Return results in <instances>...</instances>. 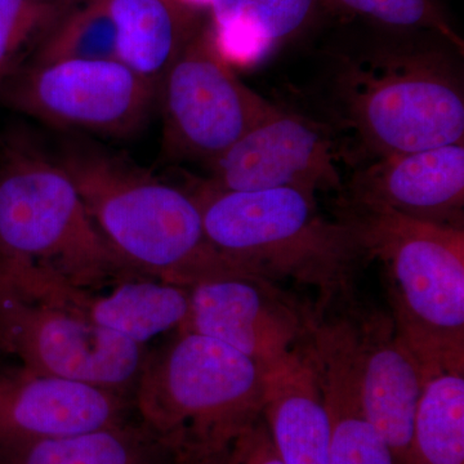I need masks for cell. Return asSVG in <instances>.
<instances>
[{
    "label": "cell",
    "mask_w": 464,
    "mask_h": 464,
    "mask_svg": "<svg viewBox=\"0 0 464 464\" xmlns=\"http://www.w3.org/2000/svg\"><path fill=\"white\" fill-rule=\"evenodd\" d=\"M0 343L38 373L118 390L139 381L143 344L0 282Z\"/></svg>",
    "instance_id": "9c48e42d"
},
{
    "label": "cell",
    "mask_w": 464,
    "mask_h": 464,
    "mask_svg": "<svg viewBox=\"0 0 464 464\" xmlns=\"http://www.w3.org/2000/svg\"><path fill=\"white\" fill-rule=\"evenodd\" d=\"M402 464H464V373L424 382Z\"/></svg>",
    "instance_id": "44dd1931"
},
{
    "label": "cell",
    "mask_w": 464,
    "mask_h": 464,
    "mask_svg": "<svg viewBox=\"0 0 464 464\" xmlns=\"http://www.w3.org/2000/svg\"><path fill=\"white\" fill-rule=\"evenodd\" d=\"M306 351L331 422L329 464H396L362 406L353 324L348 320L316 324Z\"/></svg>",
    "instance_id": "2e32d148"
},
{
    "label": "cell",
    "mask_w": 464,
    "mask_h": 464,
    "mask_svg": "<svg viewBox=\"0 0 464 464\" xmlns=\"http://www.w3.org/2000/svg\"><path fill=\"white\" fill-rule=\"evenodd\" d=\"M356 331L360 393L369 422L402 464L426 375L393 320L373 316Z\"/></svg>",
    "instance_id": "9a60e30c"
},
{
    "label": "cell",
    "mask_w": 464,
    "mask_h": 464,
    "mask_svg": "<svg viewBox=\"0 0 464 464\" xmlns=\"http://www.w3.org/2000/svg\"><path fill=\"white\" fill-rule=\"evenodd\" d=\"M115 391L42 374L0 372V442L61 438L127 422Z\"/></svg>",
    "instance_id": "5bb4252c"
},
{
    "label": "cell",
    "mask_w": 464,
    "mask_h": 464,
    "mask_svg": "<svg viewBox=\"0 0 464 464\" xmlns=\"http://www.w3.org/2000/svg\"><path fill=\"white\" fill-rule=\"evenodd\" d=\"M0 94L51 127L124 139L148 123L158 90L118 60L60 61L18 69Z\"/></svg>",
    "instance_id": "ba28073f"
},
{
    "label": "cell",
    "mask_w": 464,
    "mask_h": 464,
    "mask_svg": "<svg viewBox=\"0 0 464 464\" xmlns=\"http://www.w3.org/2000/svg\"><path fill=\"white\" fill-rule=\"evenodd\" d=\"M341 197L420 221L464 228V142L357 166Z\"/></svg>",
    "instance_id": "4fadbf2b"
},
{
    "label": "cell",
    "mask_w": 464,
    "mask_h": 464,
    "mask_svg": "<svg viewBox=\"0 0 464 464\" xmlns=\"http://www.w3.org/2000/svg\"><path fill=\"white\" fill-rule=\"evenodd\" d=\"M168 157L209 167L276 106L240 81L217 50L208 23L159 85Z\"/></svg>",
    "instance_id": "52a82bcc"
},
{
    "label": "cell",
    "mask_w": 464,
    "mask_h": 464,
    "mask_svg": "<svg viewBox=\"0 0 464 464\" xmlns=\"http://www.w3.org/2000/svg\"><path fill=\"white\" fill-rule=\"evenodd\" d=\"M176 464H227V450L221 454H216V456L185 460V462H176Z\"/></svg>",
    "instance_id": "484cf974"
},
{
    "label": "cell",
    "mask_w": 464,
    "mask_h": 464,
    "mask_svg": "<svg viewBox=\"0 0 464 464\" xmlns=\"http://www.w3.org/2000/svg\"><path fill=\"white\" fill-rule=\"evenodd\" d=\"M57 160L125 265L183 288L215 275L246 271L210 246L191 192L102 150L70 146Z\"/></svg>",
    "instance_id": "7a4b0ae2"
},
{
    "label": "cell",
    "mask_w": 464,
    "mask_h": 464,
    "mask_svg": "<svg viewBox=\"0 0 464 464\" xmlns=\"http://www.w3.org/2000/svg\"><path fill=\"white\" fill-rule=\"evenodd\" d=\"M115 30L116 58L159 90L200 29V12L179 0H101Z\"/></svg>",
    "instance_id": "ac0fdd59"
},
{
    "label": "cell",
    "mask_w": 464,
    "mask_h": 464,
    "mask_svg": "<svg viewBox=\"0 0 464 464\" xmlns=\"http://www.w3.org/2000/svg\"><path fill=\"white\" fill-rule=\"evenodd\" d=\"M265 369L224 342L179 331L146 357L137 381L142 424L176 462L216 456L262 418Z\"/></svg>",
    "instance_id": "5b68a950"
},
{
    "label": "cell",
    "mask_w": 464,
    "mask_h": 464,
    "mask_svg": "<svg viewBox=\"0 0 464 464\" xmlns=\"http://www.w3.org/2000/svg\"><path fill=\"white\" fill-rule=\"evenodd\" d=\"M462 52L436 34L387 32L340 52L328 102L343 159H375L464 142Z\"/></svg>",
    "instance_id": "6da1fadb"
},
{
    "label": "cell",
    "mask_w": 464,
    "mask_h": 464,
    "mask_svg": "<svg viewBox=\"0 0 464 464\" xmlns=\"http://www.w3.org/2000/svg\"><path fill=\"white\" fill-rule=\"evenodd\" d=\"M179 2L198 12H200L201 9H208L210 5V0H179Z\"/></svg>",
    "instance_id": "4316f807"
},
{
    "label": "cell",
    "mask_w": 464,
    "mask_h": 464,
    "mask_svg": "<svg viewBox=\"0 0 464 464\" xmlns=\"http://www.w3.org/2000/svg\"><path fill=\"white\" fill-rule=\"evenodd\" d=\"M118 60L115 30L101 0L67 11L36 45L30 63Z\"/></svg>",
    "instance_id": "7402d4cb"
},
{
    "label": "cell",
    "mask_w": 464,
    "mask_h": 464,
    "mask_svg": "<svg viewBox=\"0 0 464 464\" xmlns=\"http://www.w3.org/2000/svg\"><path fill=\"white\" fill-rule=\"evenodd\" d=\"M208 11L217 50L234 66L295 41L334 9L331 0H210Z\"/></svg>",
    "instance_id": "d6986e66"
},
{
    "label": "cell",
    "mask_w": 464,
    "mask_h": 464,
    "mask_svg": "<svg viewBox=\"0 0 464 464\" xmlns=\"http://www.w3.org/2000/svg\"><path fill=\"white\" fill-rule=\"evenodd\" d=\"M0 258L33 262L84 288L103 285L127 266L65 168L32 149L9 150L0 161Z\"/></svg>",
    "instance_id": "8992f818"
},
{
    "label": "cell",
    "mask_w": 464,
    "mask_h": 464,
    "mask_svg": "<svg viewBox=\"0 0 464 464\" xmlns=\"http://www.w3.org/2000/svg\"><path fill=\"white\" fill-rule=\"evenodd\" d=\"M72 7L74 0H0V90L18 72L24 51Z\"/></svg>",
    "instance_id": "603a6c76"
},
{
    "label": "cell",
    "mask_w": 464,
    "mask_h": 464,
    "mask_svg": "<svg viewBox=\"0 0 464 464\" xmlns=\"http://www.w3.org/2000/svg\"><path fill=\"white\" fill-rule=\"evenodd\" d=\"M341 207L366 256L389 271L393 324L426 380L464 373V228L344 198Z\"/></svg>",
    "instance_id": "277c9868"
},
{
    "label": "cell",
    "mask_w": 464,
    "mask_h": 464,
    "mask_svg": "<svg viewBox=\"0 0 464 464\" xmlns=\"http://www.w3.org/2000/svg\"><path fill=\"white\" fill-rule=\"evenodd\" d=\"M213 246L237 267L265 279L292 280L319 290L324 304L346 295L366 257L355 228L333 221L316 194L298 188L191 191Z\"/></svg>",
    "instance_id": "3957f363"
},
{
    "label": "cell",
    "mask_w": 464,
    "mask_h": 464,
    "mask_svg": "<svg viewBox=\"0 0 464 464\" xmlns=\"http://www.w3.org/2000/svg\"><path fill=\"white\" fill-rule=\"evenodd\" d=\"M262 418L283 464H329L331 422L306 348L266 369Z\"/></svg>",
    "instance_id": "e0dca14e"
},
{
    "label": "cell",
    "mask_w": 464,
    "mask_h": 464,
    "mask_svg": "<svg viewBox=\"0 0 464 464\" xmlns=\"http://www.w3.org/2000/svg\"><path fill=\"white\" fill-rule=\"evenodd\" d=\"M151 432L128 422L61 438L0 442V464H174Z\"/></svg>",
    "instance_id": "ffe728a7"
},
{
    "label": "cell",
    "mask_w": 464,
    "mask_h": 464,
    "mask_svg": "<svg viewBox=\"0 0 464 464\" xmlns=\"http://www.w3.org/2000/svg\"><path fill=\"white\" fill-rule=\"evenodd\" d=\"M188 292L190 310L179 331L224 342L265 371L298 347L313 320L301 316L271 280L246 271L207 277Z\"/></svg>",
    "instance_id": "8fae6325"
},
{
    "label": "cell",
    "mask_w": 464,
    "mask_h": 464,
    "mask_svg": "<svg viewBox=\"0 0 464 464\" xmlns=\"http://www.w3.org/2000/svg\"><path fill=\"white\" fill-rule=\"evenodd\" d=\"M227 464H283L264 418L235 440L227 450Z\"/></svg>",
    "instance_id": "d4e9b609"
},
{
    "label": "cell",
    "mask_w": 464,
    "mask_h": 464,
    "mask_svg": "<svg viewBox=\"0 0 464 464\" xmlns=\"http://www.w3.org/2000/svg\"><path fill=\"white\" fill-rule=\"evenodd\" d=\"M333 9L343 11L381 27L384 32L436 34L458 51L464 42L449 20L440 0H331Z\"/></svg>",
    "instance_id": "cb8c5ba5"
},
{
    "label": "cell",
    "mask_w": 464,
    "mask_h": 464,
    "mask_svg": "<svg viewBox=\"0 0 464 464\" xmlns=\"http://www.w3.org/2000/svg\"><path fill=\"white\" fill-rule=\"evenodd\" d=\"M341 159L331 125L277 108L210 164L201 183L219 191L286 188L342 195Z\"/></svg>",
    "instance_id": "30bf717a"
},
{
    "label": "cell",
    "mask_w": 464,
    "mask_h": 464,
    "mask_svg": "<svg viewBox=\"0 0 464 464\" xmlns=\"http://www.w3.org/2000/svg\"><path fill=\"white\" fill-rule=\"evenodd\" d=\"M0 282L140 344L181 329L190 310L188 288L176 284L130 280L94 293L23 259L0 258Z\"/></svg>",
    "instance_id": "7c38bea8"
}]
</instances>
